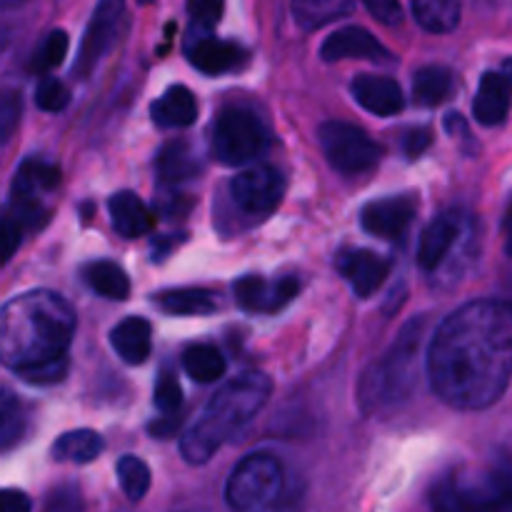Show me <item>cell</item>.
Segmentation results:
<instances>
[{"label":"cell","instance_id":"1","mask_svg":"<svg viewBox=\"0 0 512 512\" xmlns=\"http://www.w3.org/2000/svg\"><path fill=\"white\" fill-rule=\"evenodd\" d=\"M512 310L503 300H475L440 323L428 350V373L443 403L485 410L510 385Z\"/></svg>","mask_w":512,"mask_h":512},{"label":"cell","instance_id":"2","mask_svg":"<svg viewBox=\"0 0 512 512\" xmlns=\"http://www.w3.org/2000/svg\"><path fill=\"white\" fill-rule=\"evenodd\" d=\"M75 313L63 295L30 290L0 308V363L18 375L68 358Z\"/></svg>","mask_w":512,"mask_h":512},{"label":"cell","instance_id":"3","mask_svg":"<svg viewBox=\"0 0 512 512\" xmlns=\"http://www.w3.org/2000/svg\"><path fill=\"white\" fill-rule=\"evenodd\" d=\"M273 383L263 373H248L215 393L198 423L180 440V453L190 465H203L263 410Z\"/></svg>","mask_w":512,"mask_h":512},{"label":"cell","instance_id":"4","mask_svg":"<svg viewBox=\"0 0 512 512\" xmlns=\"http://www.w3.org/2000/svg\"><path fill=\"white\" fill-rule=\"evenodd\" d=\"M425 320L415 318L400 330L398 340L388 350L380 363L365 373L360 383V403L365 413H373L378 408H390L410 395L415 385V370H418V353L423 343Z\"/></svg>","mask_w":512,"mask_h":512},{"label":"cell","instance_id":"5","mask_svg":"<svg viewBox=\"0 0 512 512\" xmlns=\"http://www.w3.org/2000/svg\"><path fill=\"white\" fill-rule=\"evenodd\" d=\"M435 512H510L508 475L488 468H455L430 490Z\"/></svg>","mask_w":512,"mask_h":512},{"label":"cell","instance_id":"6","mask_svg":"<svg viewBox=\"0 0 512 512\" xmlns=\"http://www.w3.org/2000/svg\"><path fill=\"white\" fill-rule=\"evenodd\" d=\"M285 495V470L270 453L240 460L228 478L225 500L233 512H275Z\"/></svg>","mask_w":512,"mask_h":512},{"label":"cell","instance_id":"7","mask_svg":"<svg viewBox=\"0 0 512 512\" xmlns=\"http://www.w3.org/2000/svg\"><path fill=\"white\" fill-rule=\"evenodd\" d=\"M270 143L263 120L245 108H225L213 128V155L225 165H245L260 158Z\"/></svg>","mask_w":512,"mask_h":512},{"label":"cell","instance_id":"8","mask_svg":"<svg viewBox=\"0 0 512 512\" xmlns=\"http://www.w3.org/2000/svg\"><path fill=\"white\" fill-rule=\"evenodd\" d=\"M60 183V170L45 160H25L18 168L10 188L8 215L18 220L20 228L38 230L48 223L50 210L45 205V195L53 193Z\"/></svg>","mask_w":512,"mask_h":512},{"label":"cell","instance_id":"9","mask_svg":"<svg viewBox=\"0 0 512 512\" xmlns=\"http://www.w3.org/2000/svg\"><path fill=\"white\" fill-rule=\"evenodd\" d=\"M320 145L328 163L345 175L368 173L383 155L380 145L363 128L343 120H328L320 125Z\"/></svg>","mask_w":512,"mask_h":512},{"label":"cell","instance_id":"10","mask_svg":"<svg viewBox=\"0 0 512 512\" xmlns=\"http://www.w3.org/2000/svg\"><path fill=\"white\" fill-rule=\"evenodd\" d=\"M285 175L273 165H258L230 183V198L243 213L268 215L283 203Z\"/></svg>","mask_w":512,"mask_h":512},{"label":"cell","instance_id":"11","mask_svg":"<svg viewBox=\"0 0 512 512\" xmlns=\"http://www.w3.org/2000/svg\"><path fill=\"white\" fill-rule=\"evenodd\" d=\"M125 18V5L123 0H103L95 8L93 18H90L88 30L83 35V43L78 50V63H75V75L85 78L93 73L95 65L105 58L110 48H113L115 38L120 33V25Z\"/></svg>","mask_w":512,"mask_h":512},{"label":"cell","instance_id":"12","mask_svg":"<svg viewBox=\"0 0 512 512\" xmlns=\"http://www.w3.org/2000/svg\"><path fill=\"white\" fill-rule=\"evenodd\" d=\"M470 220L465 218L460 210H448V213L438 215L433 223L425 228L423 238L418 245V265L428 273L440 270L450 260V253L458 245V240L463 238L465 228H468Z\"/></svg>","mask_w":512,"mask_h":512},{"label":"cell","instance_id":"13","mask_svg":"<svg viewBox=\"0 0 512 512\" xmlns=\"http://www.w3.org/2000/svg\"><path fill=\"white\" fill-rule=\"evenodd\" d=\"M233 293L240 308L248 313H278L298 295V280L280 278L270 283V280L248 275L233 285Z\"/></svg>","mask_w":512,"mask_h":512},{"label":"cell","instance_id":"14","mask_svg":"<svg viewBox=\"0 0 512 512\" xmlns=\"http://www.w3.org/2000/svg\"><path fill=\"white\" fill-rule=\"evenodd\" d=\"M320 55L328 63H338V60H375V63H388L390 53L373 33H368L365 28L358 25H350V28L335 30L333 35H328L320 48Z\"/></svg>","mask_w":512,"mask_h":512},{"label":"cell","instance_id":"15","mask_svg":"<svg viewBox=\"0 0 512 512\" xmlns=\"http://www.w3.org/2000/svg\"><path fill=\"white\" fill-rule=\"evenodd\" d=\"M338 270L360 298L373 295L390 273V260L365 248H350L338 255Z\"/></svg>","mask_w":512,"mask_h":512},{"label":"cell","instance_id":"16","mask_svg":"<svg viewBox=\"0 0 512 512\" xmlns=\"http://www.w3.org/2000/svg\"><path fill=\"white\" fill-rule=\"evenodd\" d=\"M415 218V203L405 195H398V198H383L375 200V203H368L363 208V228L368 230L370 235L383 240H395L410 228Z\"/></svg>","mask_w":512,"mask_h":512},{"label":"cell","instance_id":"17","mask_svg":"<svg viewBox=\"0 0 512 512\" xmlns=\"http://www.w3.org/2000/svg\"><path fill=\"white\" fill-rule=\"evenodd\" d=\"M353 95L368 113L390 118L405 108V95L393 78L385 75H358L353 80Z\"/></svg>","mask_w":512,"mask_h":512},{"label":"cell","instance_id":"18","mask_svg":"<svg viewBox=\"0 0 512 512\" xmlns=\"http://www.w3.org/2000/svg\"><path fill=\"white\" fill-rule=\"evenodd\" d=\"M510 110V78L508 70H490L480 80L473 113L483 125H503Z\"/></svg>","mask_w":512,"mask_h":512},{"label":"cell","instance_id":"19","mask_svg":"<svg viewBox=\"0 0 512 512\" xmlns=\"http://www.w3.org/2000/svg\"><path fill=\"white\" fill-rule=\"evenodd\" d=\"M108 210L115 233L123 235V238H143V235H148L155 225L153 210H150L138 195L130 193V190L115 193L113 198H110Z\"/></svg>","mask_w":512,"mask_h":512},{"label":"cell","instance_id":"20","mask_svg":"<svg viewBox=\"0 0 512 512\" xmlns=\"http://www.w3.org/2000/svg\"><path fill=\"white\" fill-rule=\"evenodd\" d=\"M190 63L205 75H220L238 70L248 60V53L238 43L218 38H198L190 48Z\"/></svg>","mask_w":512,"mask_h":512},{"label":"cell","instance_id":"21","mask_svg":"<svg viewBox=\"0 0 512 512\" xmlns=\"http://www.w3.org/2000/svg\"><path fill=\"white\" fill-rule=\"evenodd\" d=\"M110 345L128 365H140L148 360L153 348V330L145 318H125L110 333Z\"/></svg>","mask_w":512,"mask_h":512},{"label":"cell","instance_id":"22","mask_svg":"<svg viewBox=\"0 0 512 512\" xmlns=\"http://www.w3.org/2000/svg\"><path fill=\"white\" fill-rule=\"evenodd\" d=\"M150 115L160 128H188L198 118V100L185 85H173L155 100Z\"/></svg>","mask_w":512,"mask_h":512},{"label":"cell","instance_id":"23","mask_svg":"<svg viewBox=\"0 0 512 512\" xmlns=\"http://www.w3.org/2000/svg\"><path fill=\"white\" fill-rule=\"evenodd\" d=\"M155 305L170 315H208L220 308L218 295L203 288H175L155 295Z\"/></svg>","mask_w":512,"mask_h":512},{"label":"cell","instance_id":"24","mask_svg":"<svg viewBox=\"0 0 512 512\" xmlns=\"http://www.w3.org/2000/svg\"><path fill=\"white\" fill-rule=\"evenodd\" d=\"M155 170H158V178L163 183L175 185L195 178L200 173V163L188 145L175 140V143H168L160 150L158 160H155Z\"/></svg>","mask_w":512,"mask_h":512},{"label":"cell","instance_id":"25","mask_svg":"<svg viewBox=\"0 0 512 512\" xmlns=\"http://www.w3.org/2000/svg\"><path fill=\"white\" fill-rule=\"evenodd\" d=\"M455 90V75L443 65H425L413 78V95L425 108L445 103Z\"/></svg>","mask_w":512,"mask_h":512},{"label":"cell","instance_id":"26","mask_svg":"<svg viewBox=\"0 0 512 512\" xmlns=\"http://www.w3.org/2000/svg\"><path fill=\"white\" fill-rule=\"evenodd\" d=\"M460 0H413V15L428 33H453L460 23Z\"/></svg>","mask_w":512,"mask_h":512},{"label":"cell","instance_id":"27","mask_svg":"<svg viewBox=\"0 0 512 512\" xmlns=\"http://www.w3.org/2000/svg\"><path fill=\"white\" fill-rule=\"evenodd\" d=\"M103 438L93 430H73V433L60 435L58 443L53 445V458L58 463L85 465L93 463L103 453Z\"/></svg>","mask_w":512,"mask_h":512},{"label":"cell","instance_id":"28","mask_svg":"<svg viewBox=\"0 0 512 512\" xmlns=\"http://www.w3.org/2000/svg\"><path fill=\"white\" fill-rule=\"evenodd\" d=\"M353 10V0H293V15L303 30H318Z\"/></svg>","mask_w":512,"mask_h":512},{"label":"cell","instance_id":"29","mask_svg":"<svg viewBox=\"0 0 512 512\" xmlns=\"http://www.w3.org/2000/svg\"><path fill=\"white\" fill-rule=\"evenodd\" d=\"M183 368L195 383H215L225 375V358L218 348L213 345H190L183 355Z\"/></svg>","mask_w":512,"mask_h":512},{"label":"cell","instance_id":"30","mask_svg":"<svg viewBox=\"0 0 512 512\" xmlns=\"http://www.w3.org/2000/svg\"><path fill=\"white\" fill-rule=\"evenodd\" d=\"M85 280L98 295L110 300H125L130 295V280L120 265L110 260H98V263L85 268Z\"/></svg>","mask_w":512,"mask_h":512},{"label":"cell","instance_id":"31","mask_svg":"<svg viewBox=\"0 0 512 512\" xmlns=\"http://www.w3.org/2000/svg\"><path fill=\"white\" fill-rule=\"evenodd\" d=\"M23 408L13 390L0 385V450L13 448L23 435Z\"/></svg>","mask_w":512,"mask_h":512},{"label":"cell","instance_id":"32","mask_svg":"<svg viewBox=\"0 0 512 512\" xmlns=\"http://www.w3.org/2000/svg\"><path fill=\"white\" fill-rule=\"evenodd\" d=\"M118 480L123 493L128 495L133 503H138V500H143L145 493L150 490L148 465L140 458H135V455H123L118 463Z\"/></svg>","mask_w":512,"mask_h":512},{"label":"cell","instance_id":"33","mask_svg":"<svg viewBox=\"0 0 512 512\" xmlns=\"http://www.w3.org/2000/svg\"><path fill=\"white\" fill-rule=\"evenodd\" d=\"M68 45L70 40L65 30H53V33H48L43 43L38 45V50L33 53L30 68L40 75L50 73V70L58 68V65L65 60V55H68Z\"/></svg>","mask_w":512,"mask_h":512},{"label":"cell","instance_id":"34","mask_svg":"<svg viewBox=\"0 0 512 512\" xmlns=\"http://www.w3.org/2000/svg\"><path fill=\"white\" fill-rule=\"evenodd\" d=\"M35 103L45 113H60L70 103V90L58 78H43L35 90Z\"/></svg>","mask_w":512,"mask_h":512},{"label":"cell","instance_id":"35","mask_svg":"<svg viewBox=\"0 0 512 512\" xmlns=\"http://www.w3.org/2000/svg\"><path fill=\"white\" fill-rule=\"evenodd\" d=\"M20 115H23V103H20V95L15 90H5L0 93V145L8 143L13 138L15 128L20 123Z\"/></svg>","mask_w":512,"mask_h":512},{"label":"cell","instance_id":"36","mask_svg":"<svg viewBox=\"0 0 512 512\" xmlns=\"http://www.w3.org/2000/svg\"><path fill=\"white\" fill-rule=\"evenodd\" d=\"M225 0H188L190 20L198 30H213L223 18Z\"/></svg>","mask_w":512,"mask_h":512},{"label":"cell","instance_id":"37","mask_svg":"<svg viewBox=\"0 0 512 512\" xmlns=\"http://www.w3.org/2000/svg\"><path fill=\"white\" fill-rule=\"evenodd\" d=\"M183 403V390H180L178 378H175L170 370H163L158 378V385H155V405L163 413H175Z\"/></svg>","mask_w":512,"mask_h":512},{"label":"cell","instance_id":"38","mask_svg":"<svg viewBox=\"0 0 512 512\" xmlns=\"http://www.w3.org/2000/svg\"><path fill=\"white\" fill-rule=\"evenodd\" d=\"M43 512H85L83 495L75 485H60L45 498Z\"/></svg>","mask_w":512,"mask_h":512},{"label":"cell","instance_id":"39","mask_svg":"<svg viewBox=\"0 0 512 512\" xmlns=\"http://www.w3.org/2000/svg\"><path fill=\"white\" fill-rule=\"evenodd\" d=\"M20 240H23V228L18 220L10 218L8 213L0 215V265L13 258L15 250L20 248Z\"/></svg>","mask_w":512,"mask_h":512},{"label":"cell","instance_id":"40","mask_svg":"<svg viewBox=\"0 0 512 512\" xmlns=\"http://www.w3.org/2000/svg\"><path fill=\"white\" fill-rule=\"evenodd\" d=\"M65 373H68V358L40 365V368L20 375V378L28 380V383H35V385H53V383H60V380L65 378Z\"/></svg>","mask_w":512,"mask_h":512},{"label":"cell","instance_id":"41","mask_svg":"<svg viewBox=\"0 0 512 512\" xmlns=\"http://www.w3.org/2000/svg\"><path fill=\"white\" fill-rule=\"evenodd\" d=\"M363 3L378 23L383 25L403 23V8H400V0H363Z\"/></svg>","mask_w":512,"mask_h":512},{"label":"cell","instance_id":"42","mask_svg":"<svg viewBox=\"0 0 512 512\" xmlns=\"http://www.w3.org/2000/svg\"><path fill=\"white\" fill-rule=\"evenodd\" d=\"M430 143H433V135H430V130H425V128L408 130V135H405V140H403L405 155H408V158H418V155H423L425 150L430 148Z\"/></svg>","mask_w":512,"mask_h":512},{"label":"cell","instance_id":"43","mask_svg":"<svg viewBox=\"0 0 512 512\" xmlns=\"http://www.w3.org/2000/svg\"><path fill=\"white\" fill-rule=\"evenodd\" d=\"M30 498L20 490H0V512H30Z\"/></svg>","mask_w":512,"mask_h":512},{"label":"cell","instance_id":"44","mask_svg":"<svg viewBox=\"0 0 512 512\" xmlns=\"http://www.w3.org/2000/svg\"><path fill=\"white\" fill-rule=\"evenodd\" d=\"M23 3H28V0H0V10H13Z\"/></svg>","mask_w":512,"mask_h":512}]
</instances>
